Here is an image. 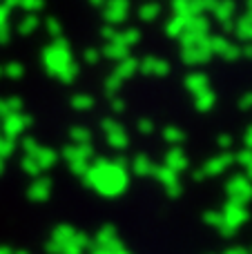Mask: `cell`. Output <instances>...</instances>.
<instances>
[{
  "instance_id": "1",
  "label": "cell",
  "mask_w": 252,
  "mask_h": 254,
  "mask_svg": "<svg viewBox=\"0 0 252 254\" xmlns=\"http://www.w3.org/2000/svg\"><path fill=\"white\" fill-rule=\"evenodd\" d=\"M0 254H7V250H0Z\"/></svg>"
}]
</instances>
